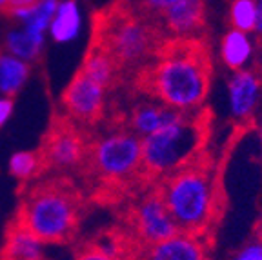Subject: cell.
<instances>
[{"label":"cell","mask_w":262,"mask_h":260,"mask_svg":"<svg viewBox=\"0 0 262 260\" xmlns=\"http://www.w3.org/2000/svg\"><path fill=\"white\" fill-rule=\"evenodd\" d=\"M211 85L209 57L189 40L169 46L147 69L144 88L160 104L191 115L204 106Z\"/></svg>","instance_id":"1"},{"label":"cell","mask_w":262,"mask_h":260,"mask_svg":"<svg viewBox=\"0 0 262 260\" xmlns=\"http://www.w3.org/2000/svg\"><path fill=\"white\" fill-rule=\"evenodd\" d=\"M78 220L77 187L66 179H49L24 193L15 222L42 244H66L77 233Z\"/></svg>","instance_id":"2"},{"label":"cell","mask_w":262,"mask_h":260,"mask_svg":"<svg viewBox=\"0 0 262 260\" xmlns=\"http://www.w3.org/2000/svg\"><path fill=\"white\" fill-rule=\"evenodd\" d=\"M159 195L180 231L202 235L217 215L215 177L202 164H189L166 177Z\"/></svg>","instance_id":"3"},{"label":"cell","mask_w":262,"mask_h":260,"mask_svg":"<svg viewBox=\"0 0 262 260\" xmlns=\"http://www.w3.org/2000/svg\"><path fill=\"white\" fill-rule=\"evenodd\" d=\"M202 137L204 129L193 113H182L169 126L142 138V173L166 179L193 164L202 147Z\"/></svg>","instance_id":"4"},{"label":"cell","mask_w":262,"mask_h":260,"mask_svg":"<svg viewBox=\"0 0 262 260\" xmlns=\"http://www.w3.org/2000/svg\"><path fill=\"white\" fill-rule=\"evenodd\" d=\"M93 44L111 55L117 66H133L144 60L155 44L153 28L135 15H106L95 31Z\"/></svg>","instance_id":"5"},{"label":"cell","mask_w":262,"mask_h":260,"mask_svg":"<svg viewBox=\"0 0 262 260\" xmlns=\"http://www.w3.org/2000/svg\"><path fill=\"white\" fill-rule=\"evenodd\" d=\"M93 171L110 182H124L142 171V138L131 131H113L88 147Z\"/></svg>","instance_id":"6"},{"label":"cell","mask_w":262,"mask_h":260,"mask_svg":"<svg viewBox=\"0 0 262 260\" xmlns=\"http://www.w3.org/2000/svg\"><path fill=\"white\" fill-rule=\"evenodd\" d=\"M88 144L71 118H55L38 149L46 169L71 171L84 164Z\"/></svg>","instance_id":"7"},{"label":"cell","mask_w":262,"mask_h":260,"mask_svg":"<svg viewBox=\"0 0 262 260\" xmlns=\"http://www.w3.org/2000/svg\"><path fill=\"white\" fill-rule=\"evenodd\" d=\"M106 104V90L90 77L77 71L62 93V107L73 122L93 124L102 117Z\"/></svg>","instance_id":"8"},{"label":"cell","mask_w":262,"mask_h":260,"mask_svg":"<svg viewBox=\"0 0 262 260\" xmlns=\"http://www.w3.org/2000/svg\"><path fill=\"white\" fill-rule=\"evenodd\" d=\"M133 224L139 240L146 248L159 244L179 231L175 220L169 215L168 207L159 193L146 195L135 207Z\"/></svg>","instance_id":"9"},{"label":"cell","mask_w":262,"mask_h":260,"mask_svg":"<svg viewBox=\"0 0 262 260\" xmlns=\"http://www.w3.org/2000/svg\"><path fill=\"white\" fill-rule=\"evenodd\" d=\"M229 115L237 122H246L255 117L262 104V77L255 69L231 71L226 84Z\"/></svg>","instance_id":"10"},{"label":"cell","mask_w":262,"mask_h":260,"mask_svg":"<svg viewBox=\"0 0 262 260\" xmlns=\"http://www.w3.org/2000/svg\"><path fill=\"white\" fill-rule=\"evenodd\" d=\"M146 256L147 260H209L204 239L199 233L180 229L169 239L149 246Z\"/></svg>","instance_id":"11"},{"label":"cell","mask_w":262,"mask_h":260,"mask_svg":"<svg viewBox=\"0 0 262 260\" xmlns=\"http://www.w3.org/2000/svg\"><path fill=\"white\" fill-rule=\"evenodd\" d=\"M204 13V0H179L160 13V18L166 31L180 40H188L202 28Z\"/></svg>","instance_id":"12"},{"label":"cell","mask_w":262,"mask_h":260,"mask_svg":"<svg viewBox=\"0 0 262 260\" xmlns=\"http://www.w3.org/2000/svg\"><path fill=\"white\" fill-rule=\"evenodd\" d=\"M255 51H257V40L253 33L233 28L222 35L219 44V57L229 71H241L250 68V64L255 60Z\"/></svg>","instance_id":"13"},{"label":"cell","mask_w":262,"mask_h":260,"mask_svg":"<svg viewBox=\"0 0 262 260\" xmlns=\"http://www.w3.org/2000/svg\"><path fill=\"white\" fill-rule=\"evenodd\" d=\"M182 113L171 110V107L164 106V104H153V102H146L140 104L133 110L129 117V127L131 133H135L137 137L144 138L147 135L155 133V131L162 129V127L169 126L175 122L177 118Z\"/></svg>","instance_id":"14"},{"label":"cell","mask_w":262,"mask_h":260,"mask_svg":"<svg viewBox=\"0 0 262 260\" xmlns=\"http://www.w3.org/2000/svg\"><path fill=\"white\" fill-rule=\"evenodd\" d=\"M4 260H42V242L16 222L6 235Z\"/></svg>","instance_id":"15"},{"label":"cell","mask_w":262,"mask_h":260,"mask_svg":"<svg viewBox=\"0 0 262 260\" xmlns=\"http://www.w3.org/2000/svg\"><path fill=\"white\" fill-rule=\"evenodd\" d=\"M4 48L6 53L20 58L24 62L37 60L42 48H44V33L33 31V29H28L24 26L20 29H11V31L6 33Z\"/></svg>","instance_id":"16"},{"label":"cell","mask_w":262,"mask_h":260,"mask_svg":"<svg viewBox=\"0 0 262 260\" xmlns=\"http://www.w3.org/2000/svg\"><path fill=\"white\" fill-rule=\"evenodd\" d=\"M82 26V15L78 4L75 0H64L58 2L57 11H55L51 24H49V33L55 42L66 44V42L73 40L78 35Z\"/></svg>","instance_id":"17"},{"label":"cell","mask_w":262,"mask_h":260,"mask_svg":"<svg viewBox=\"0 0 262 260\" xmlns=\"http://www.w3.org/2000/svg\"><path fill=\"white\" fill-rule=\"evenodd\" d=\"M117 68H119L117 62L111 58V55L106 49L93 44L88 51L84 62H82L80 71L93 82H97L98 85H102L104 90H107L117 77Z\"/></svg>","instance_id":"18"},{"label":"cell","mask_w":262,"mask_h":260,"mask_svg":"<svg viewBox=\"0 0 262 260\" xmlns=\"http://www.w3.org/2000/svg\"><path fill=\"white\" fill-rule=\"evenodd\" d=\"M28 77V62L13 57L9 53H0V93L4 97H15L22 90Z\"/></svg>","instance_id":"19"},{"label":"cell","mask_w":262,"mask_h":260,"mask_svg":"<svg viewBox=\"0 0 262 260\" xmlns=\"http://www.w3.org/2000/svg\"><path fill=\"white\" fill-rule=\"evenodd\" d=\"M9 171L18 180H31L46 171L40 153L37 151H18L9 159Z\"/></svg>","instance_id":"20"},{"label":"cell","mask_w":262,"mask_h":260,"mask_svg":"<svg viewBox=\"0 0 262 260\" xmlns=\"http://www.w3.org/2000/svg\"><path fill=\"white\" fill-rule=\"evenodd\" d=\"M57 6L58 0H38L33 8H29L28 16L24 20V28L44 33L51 24V18H53L55 11H57Z\"/></svg>","instance_id":"21"},{"label":"cell","mask_w":262,"mask_h":260,"mask_svg":"<svg viewBox=\"0 0 262 260\" xmlns=\"http://www.w3.org/2000/svg\"><path fill=\"white\" fill-rule=\"evenodd\" d=\"M255 15V0H233L229 6V22L233 29L253 33Z\"/></svg>","instance_id":"22"},{"label":"cell","mask_w":262,"mask_h":260,"mask_svg":"<svg viewBox=\"0 0 262 260\" xmlns=\"http://www.w3.org/2000/svg\"><path fill=\"white\" fill-rule=\"evenodd\" d=\"M95 249H98L100 253H104L106 256L115 260H127L129 258V248L126 246L124 239L120 235H115V233H104L98 239H95L91 242Z\"/></svg>","instance_id":"23"},{"label":"cell","mask_w":262,"mask_h":260,"mask_svg":"<svg viewBox=\"0 0 262 260\" xmlns=\"http://www.w3.org/2000/svg\"><path fill=\"white\" fill-rule=\"evenodd\" d=\"M175 2H179V0H135L137 8L142 9L144 13H149V15H160Z\"/></svg>","instance_id":"24"},{"label":"cell","mask_w":262,"mask_h":260,"mask_svg":"<svg viewBox=\"0 0 262 260\" xmlns=\"http://www.w3.org/2000/svg\"><path fill=\"white\" fill-rule=\"evenodd\" d=\"M231 260H262V240H251L238 249Z\"/></svg>","instance_id":"25"},{"label":"cell","mask_w":262,"mask_h":260,"mask_svg":"<svg viewBox=\"0 0 262 260\" xmlns=\"http://www.w3.org/2000/svg\"><path fill=\"white\" fill-rule=\"evenodd\" d=\"M75 260H115V258H110V256H106L104 253H100L98 249H95L93 246L90 244L78 249L77 258Z\"/></svg>","instance_id":"26"},{"label":"cell","mask_w":262,"mask_h":260,"mask_svg":"<svg viewBox=\"0 0 262 260\" xmlns=\"http://www.w3.org/2000/svg\"><path fill=\"white\" fill-rule=\"evenodd\" d=\"M13 107H15L13 98L2 95V97H0V127L9 120V117H11V113H13Z\"/></svg>","instance_id":"27"},{"label":"cell","mask_w":262,"mask_h":260,"mask_svg":"<svg viewBox=\"0 0 262 260\" xmlns=\"http://www.w3.org/2000/svg\"><path fill=\"white\" fill-rule=\"evenodd\" d=\"M38 0H8V4L4 8V15H8L13 9H24V8H33Z\"/></svg>","instance_id":"28"},{"label":"cell","mask_w":262,"mask_h":260,"mask_svg":"<svg viewBox=\"0 0 262 260\" xmlns=\"http://www.w3.org/2000/svg\"><path fill=\"white\" fill-rule=\"evenodd\" d=\"M255 31L253 35H262V0H255Z\"/></svg>","instance_id":"29"},{"label":"cell","mask_w":262,"mask_h":260,"mask_svg":"<svg viewBox=\"0 0 262 260\" xmlns=\"http://www.w3.org/2000/svg\"><path fill=\"white\" fill-rule=\"evenodd\" d=\"M127 260H147V256L146 255H131Z\"/></svg>","instance_id":"30"},{"label":"cell","mask_w":262,"mask_h":260,"mask_svg":"<svg viewBox=\"0 0 262 260\" xmlns=\"http://www.w3.org/2000/svg\"><path fill=\"white\" fill-rule=\"evenodd\" d=\"M6 4H8V0H0V11H4Z\"/></svg>","instance_id":"31"},{"label":"cell","mask_w":262,"mask_h":260,"mask_svg":"<svg viewBox=\"0 0 262 260\" xmlns=\"http://www.w3.org/2000/svg\"><path fill=\"white\" fill-rule=\"evenodd\" d=\"M258 138H260V146H262V122H260V126H258Z\"/></svg>","instance_id":"32"}]
</instances>
